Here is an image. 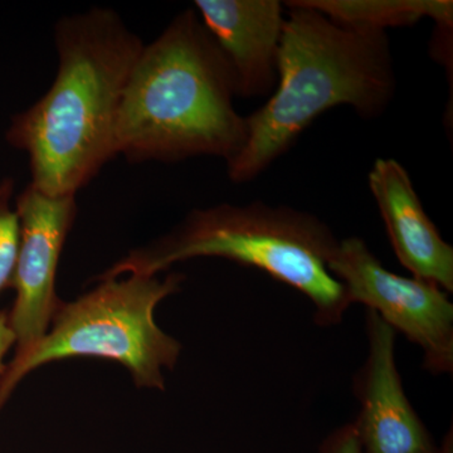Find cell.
<instances>
[{
  "instance_id": "cell-8",
  "label": "cell",
  "mask_w": 453,
  "mask_h": 453,
  "mask_svg": "<svg viewBox=\"0 0 453 453\" xmlns=\"http://www.w3.org/2000/svg\"><path fill=\"white\" fill-rule=\"evenodd\" d=\"M368 357L356 378L360 411L351 423L362 453H437L405 395L395 363V332L366 309Z\"/></svg>"
},
{
  "instance_id": "cell-11",
  "label": "cell",
  "mask_w": 453,
  "mask_h": 453,
  "mask_svg": "<svg viewBox=\"0 0 453 453\" xmlns=\"http://www.w3.org/2000/svg\"><path fill=\"white\" fill-rule=\"evenodd\" d=\"M342 25L386 32L431 18L440 28H452L453 3L447 0H300Z\"/></svg>"
},
{
  "instance_id": "cell-6",
  "label": "cell",
  "mask_w": 453,
  "mask_h": 453,
  "mask_svg": "<svg viewBox=\"0 0 453 453\" xmlns=\"http://www.w3.org/2000/svg\"><path fill=\"white\" fill-rule=\"evenodd\" d=\"M327 268L351 303H363L423 350L425 369H453V305L434 283L390 273L359 237L339 241Z\"/></svg>"
},
{
  "instance_id": "cell-3",
  "label": "cell",
  "mask_w": 453,
  "mask_h": 453,
  "mask_svg": "<svg viewBox=\"0 0 453 453\" xmlns=\"http://www.w3.org/2000/svg\"><path fill=\"white\" fill-rule=\"evenodd\" d=\"M234 77L195 9L144 44L122 94L115 154L130 163L196 157L229 162L246 140Z\"/></svg>"
},
{
  "instance_id": "cell-15",
  "label": "cell",
  "mask_w": 453,
  "mask_h": 453,
  "mask_svg": "<svg viewBox=\"0 0 453 453\" xmlns=\"http://www.w3.org/2000/svg\"><path fill=\"white\" fill-rule=\"evenodd\" d=\"M437 453H453V438H452V428L449 429V434L443 440L442 445L438 447Z\"/></svg>"
},
{
  "instance_id": "cell-13",
  "label": "cell",
  "mask_w": 453,
  "mask_h": 453,
  "mask_svg": "<svg viewBox=\"0 0 453 453\" xmlns=\"http://www.w3.org/2000/svg\"><path fill=\"white\" fill-rule=\"evenodd\" d=\"M320 453H362L353 425L349 423L333 432L321 446Z\"/></svg>"
},
{
  "instance_id": "cell-9",
  "label": "cell",
  "mask_w": 453,
  "mask_h": 453,
  "mask_svg": "<svg viewBox=\"0 0 453 453\" xmlns=\"http://www.w3.org/2000/svg\"><path fill=\"white\" fill-rule=\"evenodd\" d=\"M195 8L231 70L235 96H270L286 19L281 3L196 0Z\"/></svg>"
},
{
  "instance_id": "cell-5",
  "label": "cell",
  "mask_w": 453,
  "mask_h": 453,
  "mask_svg": "<svg viewBox=\"0 0 453 453\" xmlns=\"http://www.w3.org/2000/svg\"><path fill=\"white\" fill-rule=\"evenodd\" d=\"M183 280L180 273L165 280L142 275L103 280L73 303L61 301L46 335L5 365L0 375V410L28 372L68 357L119 362L136 386L164 390L162 369L174 368L181 347L157 326L154 311Z\"/></svg>"
},
{
  "instance_id": "cell-14",
  "label": "cell",
  "mask_w": 453,
  "mask_h": 453,
  "mask_svg": "<svg viewBox=\"0 0 453 453\" xmlns=\"http://www.w3.org/2000/svg\"><path fill=\"white\" fill-rule=\"evenodd\" d=\"M13 344H16V338L9 326L8 312L0 311V375L7 365L4 363V357Z\"/></svg>"
},
{
  "instance_id": "cell-4",
  "label": "cell",
  "mask_w": 453,
  "mask_h": 453,
  "mask_svg": "<svg viewBox=\"0 0 453 453\" xmlns=\"http://www.w3.org/2000/svg\"><path fill=\"white\" fill-rule=\"evenodd\" d=\"M339 240L308 211L264 202L229 203L193 210L172 232L116 262L103 280L157 276L177 262L219 257L257 268L305 295L316 323L336 325L350 306L344 285L327 261Z\"/></svg>"
},
{
  "instance_id": "cell-12",
  "label": "cell",
  "mask_w": 453,
  "mask_h": 453,
  "mask_svg": "<svg viewBox=\"0 0 453 453\" xmlns=\"http://www.w3.org/2000/svg\"><path fill=\"white\" fill-rule=\"evenodd\" d=\"M13 195V179H3L0 181V292L11 288L19 253V217L16 207H12Z\"/></svg>"
},
{
  "instance_id": "cell-10",
  "label": "cell",
  "mask_w": 453,
  "mask_h": 453,
  "mask_svg": "<svg viewBox=\"0 0 453 453\" xmlns=\"http://www.w3.org/2000/svg\"><path fill=\"white\" fill-rule=\"evenodd\" d=\"M368 183L402 266L412 277L452 292L453 247L426 213L404 166L392 157H380L372 164Z\"/></svg>"
},
{
  "instance_id": "cell-1",
  "label": "cell",
  "mask_w": 453,
  "mask_h": 453,
  "mask_svg": "<svg viewBox=\"0 0 453 453\" xmlns=\"http://www.w3.org/2000/svg\"><path fill=\"white\" fill-rule=\"evenodd\" d=\"M55 43V81L12 118L5 138L28 155L33 187L76 196L116 157V118L144 43L116 12L101 7L62 17Z\"/></svg>"
},
{
  "instance_id": "cell-2",
  "label": "cell",
  "mask_w": 453,
  "mask_h": 453,
  "mask_svg": "<svg viewBox=\"0 0 453 453\" xmlns=\"http://www.w3.org/2000/svg\"><path fill=\"white\" fill-rule=\"evenodd\" d=\"M277 83L267 103L246 116V140L226 162L234 183H249L288 153L327 110L350 106L365 119L386 111L395 94L386 32L335 22L321 12L286 3Z\"/></svg>"
},
{
  "instance_id": "cell-7",
  "label": "cell",
  "mask_w": 453,
  "mask_h": 453,
  "mask_svg": "<svg viewBox=\"0 0 453 453\" xmlns=\"http://www.w3.org/2000/svg\"><path fill=\"white\" fill-rule=\"evenodd\" d=\"M20 244L11 288L17 292L8 312L22 353L49 332L61 299L56 294V275L65 238L76 219V196H50L28 184L17 196Z\"/></svg>"
}]
</instances>
